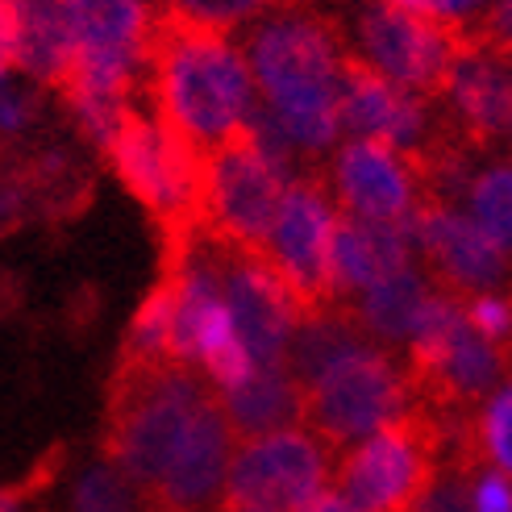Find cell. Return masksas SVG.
Here are the masks:
<instances>
[{"mask_svg": "<svg viewBox=\"0 0 512 512\" xmlns=\"http://www.w3.org/2000/svg\"><path fill=\"white\" fill-rule=\"evenodd\" d=\"M13 209V196H5V192H0V221H5V213Z\"/></svg>", "mask_w": 512, "mask_h": 512, "instance_id": "cell-35", "label": "cell"}, {"mask_svg": "<svg viewBox=\"0 0 512 512\" xmlns=\"http://www.w3.org/2000/svg\"><path fill=\"white\" fill-rule=\"evenodd\" d=\"M13 67V9L9 0H0V80Z\"/></svg>", "mask_w": 512, "mask_h": 512, "instance_id": "cell-31", "label": "cell"}, {"mask_svg": "<svg viewBox=\"0 0 512 512\" xmlns=\"http://www.w3.org/2000/svg\"><path fill=\"white\" fill-rule=\"evenodd\" d=\"M250 80L267 96L271 117L300 150H325L342 130L338 67L346 50L342 21L317 0L267 13L238 42Z\"/></svg>", "mask_w": 512, "mask_h": 512, "instance_id": "cell-1", "label": "cell"}, {"mask_svg": "<svg viewBox=\"0 0 512 512\" xmlns=\"http://www.w3.org/2000/svg\"><path fill=\"white\" fill-rule=\"evenodd\" d=\"M30 488H0V512H21Z\"/></svg>", "mask_w": 512, "mask_h": 512, "instance_id": "cell-34", "label": "cell"}, {"mask_svg": "<svg viewBox=\"0 0 512 512\" xmlns=\"http://www.w3.org/2000/svg\"><path fill=\"white\" fill-rule=\"evenodd\" d=\"M234 446H238V438H234V429H229L221 396L213 392L200 404L192 425L184 429V438H179L159 483L150 488V504L155 508H188V512L217 508V500L225 496V475H229Z\"/></svg>", "mask_w": 512, "mask_h": 512, "instance_id": "cell-14", "label": "cell"}, {"mask_svg": "<svg viewBox=\"0 0 512 512\" xmlns=\"http://www.w3.org/2000/svg\"><path fill=\"white\" fill-rule=\"evenodd\" d=\"M388 5H400L408 13H421L429 21L454 25V30H471L475 17L492 5V0H388Z\"/></svg>", "mask_w": 512, "mask_h": 512, "instance_id": "cell-29", "label": "cell"}, {"mask_svg": "<svg viewBox=\"0 0 512 512\" xmlns=\"http://www.w3.org/2000/svg\"><path fill=\"white\" fill-rule=\"evenodd\" d=\"M475 442H479L483 463H492L504 475H512V383L500 388L475 413Z\"/></svg>", "mask_w": 512, "mask_h": 512, "instance_id": "cell-25", "label": "cell"}, {"mask_svg": "<svg viewBox=\"0 0 512 512\" xmlns=\"http://www.w3.org/2000/svg\"><path fill=\"white\" fill-rule=\"evenodd\" d=\"M408 242L421 250L438 292H450L458 300L508 279V250L483 234L475 217L454 213L450 204L417 200V209L408 213Z\"/></svg>", "mask_w": 512, "mask_h": 512, "instance_id": "cell-10", "label": "cell"}, {"mask_svg": "<svg viewBox=\"0 0 512 512\" xmlns=\"http://www.w3.org/2000/svg\"><path fill=\"white\" fill-rule=\"evenodd\" d=\"M334 196L354 217L404 221L417 209V179L396 146L379 138H354L338 150Z\"/></svg>", "mask_w": 512, "mask_h": 512, "instance_id": "cell-15", "label": "cell"}, {"mask_svg": "<svg viewBox=\"0 0 512 512\" xmlns=\"http://www.w3.org/2000/svg\"><path fill=\"white\" fill-rule=\"evenodd\" d=\"M338 105H342V130L354 138H379L396 150H417L429 134V100L413 96L388 80L375 63H367L358 50H342L338 67Z\"/></svg>", "mask_w": 512, "mask_h": 512, "instance_id": "cell-12", "label": "cell"}, {"mask_svg": "<svg viewBox=\"0 0 512 512\" xmlns=\"http://www.w3.org/2000/svg\"><path fill=\"white\" fill-rule=\"evenodd\" d=\"M13 9V67L59 88L75 55V30L63 0H9Z\"/></svg>", "mask_w": 512, "mask_h": 512, "instance_id": "cell-17", "label": "cell"}, {"mask_svg": "<svg viewBox=\"0 0 512 512\" xmlns=\"http://www.w3.org/2000/svg\"><path fill=\"white\" fill-rule=\"evenodd\" d=\"M288 5H296V0H155V9L184 17L192 25H204V30H221V34H234L238 25L267 17L275 9H288Z\"/></svg>", "mask_w": 512, "mask_h": 512, "instance_id": "cell-24", "label": "cell"}, {"mask_svg": "<svg viewBox=\"0 0 512 512\" xmlns=\"http://www.w3.org/2000/svg\"><path fill=\"white\" fill-rule=\"evenodd\" d=\"M67 17L80 46L121 50V55H138L146 63V0H67Z\"/></svg>", "mask_w": 512, "mask_h": 512, "instance_id": "cell-20", "label": "cell"}, {"mask_svg": "<svg viewBox=\"0 0 512 512\" xmlns=\"http://www.w3.org/2000/svg\"><path fill=\"white\" fill-rule=\"evenodd\" d=\"M150 492L142 483H134L113 458L84 467L71 479V500L67 512H150Z\"/></svg>", "mask_w": 512, "mask_h": 512, "instance_id": "cell-22", "label": "cell"}, {"mask_svg": "<svg viewBox=\"0 0 512 512\" xmlns=\"http://www.w3.org/2000/svg\"><path fill=\"white\" fill-rule=\"evenodd\" d=\"M217 388L179 358H117L105 400V458L150 492Z\"/></svg>", "mask_w": 512, "mask_h": 512, "instance_id": "cell-3", "label": "cell"}, {"mask_svg": "<svg viewBox=\"0 0 512 512\" xmlns=\"http://www.w3.org/2000/svg\"><path fill=\"white\" fill-rule=\"evenodd\" d=\"M467 38H471V46L512 63V0H492V5L475 17Z\"/></svg>", "mask_w": 512, "mask_h": 512, "instance_id": "cell-27", "label": "cell"}, {"mask_svg": "<svg viewBox=\"0 0 512 512\" xmlns=\"http://www.w3.org/2000/svg\"><path fill=\"white\" fill-rule=\"evenodd\" d=\"M188 267V263H184ZM184 267H163L155 288L146 292L138 313L125 329L121 358H171V325H175V304H179V279Z\"/></svg>", "mask_w": 512, "mask_h": 512, "instance_id": "cell-21", "label": "cell"}, {"mask_svg": "<svg viewBox=\"0 0 512 512\" xmlns=\"http://www.w3.org/2000/svg\"><path fill=\"white\" fill-rule=\"evenodd\" d=\"M213 250L221 259L225 309H229V321H234L238 342L250 354V363L254 367L288 363V342L300 325V313L284 288V279L271 271L263 254H238V250H221V246H213Z\"/></svg>", "mask_w": 512, "mask_h": 512, "instance_id": "cell-11", "label": "cell"}, {"mask_svg": "<svg viewBox=\"0 0 512 512\" xmlns=\"http://www.w3.org/2000/svg\"><path fill=\"white\" fill-rule=\"evenodd\" d=\"M471 475L475 471L442 463V471L433 475V483L421 492V500L408 512H475V504H471Z\"/></svg>", "mask_w": 512, "mask_h": 512, "instance_id": "cell-26", "label": "cell"}, {"mask_svg": "<svg viewBox=\"0 0 512 512\" xmlns=\"http://www.w3.org/2000/svg\"><path fill=\"white\" fill-rule=\"evenodd\" d=\"M467 309V321L479 338H488L492 346H504L512 350V304L508 300H496V296H467L463 300Z\"/></svg>", "mask_w": 512, "mask_h": 512, "instance_id": "cell-28", "label": "cell"}, {"mask_svg": "<svg viewBox=\"0 0 512 512\" xmlns=\"http://www.w3.org/2000/svg\"><path fill=\"white\" fill-rule=\"evenodd\" d=\"M408 217L404 221H367L338 209L334 221V288L338 304H350L354 292H367L379 279L408 267Z\"/></svg>", "mask_w": 512, "mask_h": 512, "instance_id": "cell-16", "label": "cell"}, {"mask_svg": "<svg viewBox=\"0 0 512 512\" xmlns=\"http://www.w3.org/2000/svg\"><path fill=\"white\" fill-rule=\"evenodd\" d=\"M467 42V30L429 21L421 13L388 5V0H363L358 5V46H363L358 55L375 63L400 88L429 100V105L442 100L450 67Z\"/></svg>", "mask_w": 512, "mask_h": 512, "instance_id": "cell-8", "label": "cell"}, {"mask_svg": "<svg viewBox=\"0 0 512 512\" xmlns=\"http://www.w3.org/2000/svg\"><path fill=\"white\" fill-rule=\"evenodd\" d=\"M250 67L221 30L150 9L146 30V92L159 125L204 159L250 113Z\"/></svg>", "mask_w": 512, "mask_h": 512, "instance_id": "cell-2", "label": "cell"}, {"mask_svg": "<svg viewBox=\"0 0 512 512\" xmlns=\"http://www.w3.org/2000/svg\"><path fill=\"white\" fill-rule=\"evenodd\" d=\"M284 192H288V175L263 155L259 138L242 121L217 150L204 155L200 242L238 254H263Z\"/></svg>", "mask_w": 512, "mask_h": 512, "instance_id": "cell-4", "label": "cell"}, {"mask_svg": "<svg viewBox=\"0 0 512 512\" xmlns=\"http://www.w3.org/2000/svg\"><path fill=\"white\" fill-rule=\"evenodd\" d=\"M446 463V429L433 408L417 404L371 438L354 442L334 467V492L363 512H408Z\"/></svg>", "mask_w": 512, "mask_h": 512, "instance_id": "cell-5", "label": "cell"}, {"mask_svg": "<svg viewBox=\"0 0 512 512\" xmlns=\"http://www.w3.org/2000/svg\"><path fill=\"white\" fill-rule=\"evenodd\" d=\"M217 512H288V508H275V504H254V500H217Z\"/></svg>", "mask_w": 512, "mask_h": 512, "instance_id": "cell-33", "label": "cell"}, {"mask_svg": "<svg viewBox=\"0 0 512 512\" xmlns=\"http://www.w3.org/2000/svg\"><path fill=\"white\" fill-rule=\"evenodd\" d=\"M300 512H363V508H358V504H350L342 492H329V488H325L321 496H313V500L304 504Z\"/></svg>", "mask_w": 512, "mask_h": 512, "instance_id": "cell-32", "label": "cell"}, {"mask_svg": "<svg viewBox=\"0 0 512 512\" xmlns=\"http://www.w3.org/2000/svg\"><path fill=\"white\" fill-rule=\"evenodd\" d=\"M442 117L475 155L512 150V63L467 42L450 67Z\"/></svg>", "mask_w": 512, "mask_h": 512, "instance_id": "cell-13", "label": "cell"}, {"mask_svg": "<svg viewBox=\"0 0 512 512\" xmlns=\"http://www.w3.org/2000/svg\"><path fill=\"white\" fill-rule=\"evenodd\" d=\"M300 425L317 433L329 450H350L375 429L413 408L408 375L371 342L342 354L313 383H304Z\"/></svg>", "mask_w": 512, "mask_h": 512, "instance_id": "cell-6", "label": "cell"}, {"mask_svg": "<svg viewBox=\"0 0 512 512\" xmlns=\"http://www.w3.org/2000/svg\"><path fill=\"white\" fill-rule=\"evenodd\" d=\"M150 512H188V508H150Z\"/></svg>", "mask_w": 512, "mask_h": 512, "instance_id": "cell-36", "label": "cell"}, {"mask_svg": "<svg viewBox=\"0 0 512 512\" xmlns=\"http://www.w3.org/2000/svg\"><path fill=\"white\" fill-rule=\"evenodd\" d=\"M471 213L483 234L512 254V163H496L471 179Z\"/></svg>", "mask_w": 512, "mask_h": 512, "instance_id": "cell-23", "label": "cell"}, {"mask_svg": "<svg viewBox=\"0 0 512 512\" xmlns=\"http://www.w3.org/2000/svg\"><path fill=\"white\" fill-rule=\"evenodd\" d=\"M217 396H221V408H225L229 429H234L238 442L300 425L304 392H300V383L292 379L288 363L254 367L246 383H238V388H229V392H217Z\"/></svg>", "mask_w": 512, "mask_h": 512, "instance_id": "cell-18", "label": "cell"}, {"mask_svg": "<svg viewBox=\"0 0 512 512\" xmlns=\"http://www.w3.org/2000/svg\"><path fill=\"white\" fill-rule=\"evenodd\" d=\"M329 450L309 429H275L263 438H246L234 446L225 475L229 500H254L300 512L329 483Z\"/></svg>", "mask_w": 512, "mask_h": 512, "instance_id": "cell-9", "label": "cell"}, {"mask_svg": "<svg viewBox=\"0 0 512 512\" xmlns=\"http://www.w3.org/2000/svg\"><path fill=\"white\" fill-rule=\"evenodd\" d=\"M471 504L475 512H512V479L500 467H479L471 475Z\"/></svg>", "mask_w": 512, "mask_h": 512, "instance_id": "cell-30", "label": "cell"}, {"mask_svg": "<svg viewBox=\"0 0 512 512\" xmlns=\"http://www.w3.org/2000/svg\"><path fill=\"white\" fill-rule=\"evenodd\" d=\"M334 221L338 209H334V192H329V175L304 171L300 179H292L263 259L284 279L300 321L342 309L334 288Z\"/></svg>", "mask_w": 512, "mask_h": 512, "instance_id": "cell-7", "label": "cell"}, {"mask_svg": "<svg viewBox=\"0 0 512 512\" xmlns=\"http://www.w3.org/2000/svg\"><path fill=\"white\" fill-rule=\"evenodd\" d=\"M425 300H429V284L413 267H404V271H396L388 279H379V284H371L367 292H358V300L346 304V309L354 313L358 325H363L367 338L408 342Z\"/></svg>", "mask_w": 512, "mask_h": 512, "instance_id": "cell-19", "label": "cell"}]
</instances>
